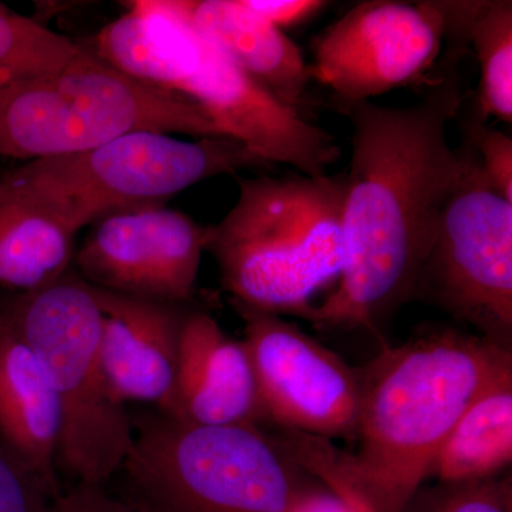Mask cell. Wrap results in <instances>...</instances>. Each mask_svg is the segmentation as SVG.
Listing matches in <instances>:
<instances>
[{"label": "cell", "instance_id": "18", "mask_svg": "<svg viewBox=\"0 0 512 512\" xmlns=\"http://www.w3.org/2000/svg\"><path fill=\"white\" fill-rule=\"evenodd\" d=\"M76 232L30 202L0 195V285L29 292L62 278Z\"/></svg>", "mask_w": 512, "mask_h": 512}, {"label": "cell", "instance_id": "14", "mask_svg": "<svg viewBox=\"0 0 512 512\" xmlns=\"http://www.w3.org/2000/svg\"><path fill=\"white\" fill-rule=\"evenodd\" d=\"M170 417L210 426L264 423L244 340L231 338L208 313L185 316Z\"/></svg>", "mask_w": 512, "mask_h": 512}, {"label": "cell", "instance_id": "4", "mask_svg": "<svg viewBox=\"0 0 512 512\" xmlns=\"http://www.w3.org/2000/svg\"><path fill=\"white\" fill-rule=\"evenodd\" d=\"M238 187L210 227L222 285L239 305L305 318L342 274L346 175L238 178Z\"/></svg>", "mask_w": 512, "mask_h": 512}, {"label": "cell", "instance_id": "19", "mask_svg": "<svg viewBox=\"0 0 512 512\" xmlns=\"http://www.w3.org/2000/svg\"><path fill=\"white\" fill-rule=\"evenodd\" d=\"M448 19L461 29L480 66L478 111L512 123V2H446Z\"/></svg>", "mask_w": 512, "mask_h": 512}, {"label": "cell", "instance_id": "24", "mask_svg": "<svg viewBox=\"0 0 512 512\" xmlns=\"http://www.w3.org/2000/svg\"><path fill=\"white\" fill-rule=\"evenodd\" d=\"M244 3L282 32L308 22L328 6L322 0H244Z\"/></svg>", "mask_w": 512, "mask_h": 512}, {"label": "cell", "instance_id": "10", "mask_svg": "<svg viewBox=\"0 0 512 512\" xmlns=\"http://www.w3.org/2000/svg\"><path fill=\"white\" fill-rule=\"evenodd\" d=\"M447 36L444 2L367 0L315 40L309 74L336 104L372 101L429 82Z\"/></svg>", "mask_w": 512, "mask_h": 512}, {"label": "cell", "instance_id": "3", "mask_svg": "<svg viewBox=\"0 0 512 512\" xmlns=\"http://www.w3.org/2000/svg\"><path fill=\"white\" fill-rule=\"evenodd\" d=\"M93 49L128 76L197 104L222 137L265 163L320 177L340 156L335 137L256 83L192 25L178 0L131 2Z\"/></svg>", "mask_w": 512, "mask_h": 512}, {"label": "cell", "instance_id": "16", "mask_svg": "<svg viewBox=\"0 0 512 512\" xmlns=\"http://www.w3.org/2000/svg\"><path fill=\"white\" fill-rule=\"evenodd\" d=\"M184 15L256 83L301 111L311 82L301 49L244 0H178Z\"/></svg>", "mask_w": 512, "mask_h": 512}, {"label": "cell", "instance_id": "23", "mask_svg": "<svg viewBox=\"0 0 512 512\" xmlns=\"http://www.w3.org/2000/svg\"><path fill=\"white\" fill-rule=\"evenodd\" d=\"M485 177L494 190L512 202V140L503 131L483 126L471 127L470 136Z\"/></svg>", "mask_w": 512, "mask_h": 512}, {"label": "cell", "instance_id": "9", "mask_svg": "<svg viewBox=\"0 0 512 512\" xmlns=\"http://www.w3.org/2000/svg\"><path fill=\"white\" fill-rule=\"evenodd\" d=\"M413 299L512 349V202L485 177L468 138Z\"/></svg>", "mask_w": 512, "mask_h": 512}, {"label": "cell", "instance_id": "6", "mask_svg": "<svg viewBox=\"0 0 512 512\" xmlns=\"http://www.w3.org/2000/svg\"><path fill=\"white\" fill-rule=\"evenodd\" d=\"M136 131L222 137L192 101L111 66L93 47L55 70L0 86V156L36 161Z\"/></svg>", "mask_w": 512, "mask_h": 512}, {"label": "cell", "instance_id": "1", "mask_svg": "<svg viewBox=\"0 0 512 512\" xmlns=\"http://www.w3.org/2000/svg\"><path fill=\"white\" fill-rule=\"evenodd\" d=\"M448 39V37H447ZM426 92L406 107L336 104L353 127L343 204L342 274L305 318L316 328L377 332L414 288L456 184L463 150L447 128L464 101V37L450 36Z\"/></svg>", "mask_w": 512, "mask_h": 512}, {"label": "cell", "instance_id": "7", "mask_svg": "<svg viewBox=\"0 0 512 512\" xmlns=\"http://www.w3.org/2000/svg\"><path fill=\"white\" fill-rule=\"evenodd\" d=\"M154 512H292L322 484L259 426L151 417L124 467Z\"/></svg>", "mask_w": 512, "mask_h": 512}, {"label": "cell", "instance_id": "25", "mask_svg": "<svg viewBox=\"0 0 512 512\" xmlns=\"http://www.w3.org/2000/svg\"><path fill=\"white\" fill-rule=\"evenodd\" d=\"M49 512H134L111 498L103 485L76 484L60 493L50 505Z\"/></svg>", "mask_w": 512, "mask_h": 512}, {"label": "cell", "instance_id": "13", "mask_svg": "<svg viewBox=\"0 0 512 512\" xmlns=\"http://www.w3.org/2000/svg\"><path fill=\"white\" fill-rule=\"evenodd\" d=\"M103 312L100 359L117 399L151 403L171 416L175 404L183 305L138 298L93 286Z\"/></svg>", "mask_w": 512, "mask_h": 512}, {"label": "cell", "instance_id": "15", "mask_svg": "<svg viewBox=\"0 0 512 512\" xmlns=\"http://www.w3.org/2000/svg\"><path fill=\"white\" fill-rule=\"evenodd\" d=\"M62 413L43 363L0 319V447L56 494Z\"/></svg>", "mask_w": 512, "mask_h": 512}, {"label": "cell", "instance_id": "11", "mask_svg": "<svg viewBox=\"0 0 512 512\" xmlns=\"http://www.w3.org/2000/svg\"><path fill=\"white\" fill-rule=\"evenodd\" d=\"M235 308L244 320L264 421L319 439L353 440L359 369L279 315Z\"/></svg>", "mask_w": 512, "mask_h": 512}, {"label": "cell", "instance_id": "12", "mask_svg": "<svg viewBox=\"0 0 512 512\" xmlns=\"http://www.w3.org/2000/svg\"><path fill=\"white\" fill-rule=\"evenodd\" d=\"M210 227L164 205L114 212L74 255L77 274L106 291L185 305L195 293Z\"/></svg>", "mask_w": 512, "mask_h": 512}, {"label": "cell", "instance_id": "20", "mask_svg": "<svg viewBox=\"0 0 512 512\" xmlns=\"http://www.w3.org/2000/svg\"><path fill=\"white\" fill-rule=\"evenodd\" d=\"M79 47L69 37L0 3V86L55 72Z\"/></svg>", "mask_w": 512, "mask_h": 512}, {"label": "cell", "instance_id": "26", "mask_svg": "<svg viewBox=\"0 0 512 512\" xmlns=\"http://www.w3.org/2000/svg\"><path fill=\"white\" fill-rule=\"evenodd\" d=\"M292 512H359L338 494L320 484L303 495Z\"/></svg>", "mask_w": 512, "mask_h": 512}, {"label": "cell", "instance_id": "22", "mask_svg": "<svg viewBox=\"0 0 512 512\" xmlns=\"http://www.w3.org/2000/svg\"><path fill=\"white\" fill-rule=\"evenodd\" d=\"M57 495L0 447V512H49Z\"/></svg>", "mask_w": 512, "mask_h": 512}, {"label": "cell", "instance_id": "2", "mask_svg": "<svg viewBox=\"0 0 512 512\" xmlns=\"http://www.w3.org/2000/svg\"><path fill=\"white\" fill-rule=\"evenodd\" d=\"M512 375V349L464 330L433 329L359 369L356 451L282 430L276 439L312 477L359 512H400L426 483L441 443L468 406Z\"/></svg>", "mask_w": 512, "mask_h": 512}, {"label": "cell", "instance_id": "17", "mask_svg": "<svg viewBox=\"0 0 512 512\" xmlns=\"http://www.w3.org/2000/svg\"><path fill=\"white\" fill-rule=\"evenodd\" d=\"M512 463V375L498 380L467 407L436 456L427 480L470 483L503 476Z\"/></svg>", "mask_w": 512, "mask_h": 512}, {"label": "cell", "instance_id": "21", "mask_svg": "<svg viewBox=\"0 0 512 512\" xmlns=\"http://www.w3.org/2000/svg\"><path fill=\"white\" fill-rule=\"evenodd\" d=\"M400 512H512V477L423 485Z\"/></svg>", "mask_w": 512, "mask_h": 512}, {"label": "cell", "instance_id": "5", "mask_svg": "<svg viewBox=\"0 0 512 512\" xmlns=\"http://www.w3.org/2000/svg\"><path fill=\"white\" fill-rule=\"evenodd\" d=\"M0 319L45 366L62 413L56 468L76 484L103 485L121 470L136 427L100 359L101 312L92 285L69 269L53 284L16 292Z\"/></svg>", "mask_w": 512, "mask_h": 512}, {"label": "cell", "instance_id": "8", "mask_svg": "<svg viewBox=\"0 0 512 512\" xmlns=\"http://www.w3.org/2000/svg\"><path fill=\"white\" fill-rule=\"evenodd\" d=\"M272 168L227 137L187 141L136 131L92 150L28 161L0 175V195L30 202L73 232L114 212L164 205L191 185Z\"/></svg>", "mask_w": 512, "mask_h": 512}]
</instances>
